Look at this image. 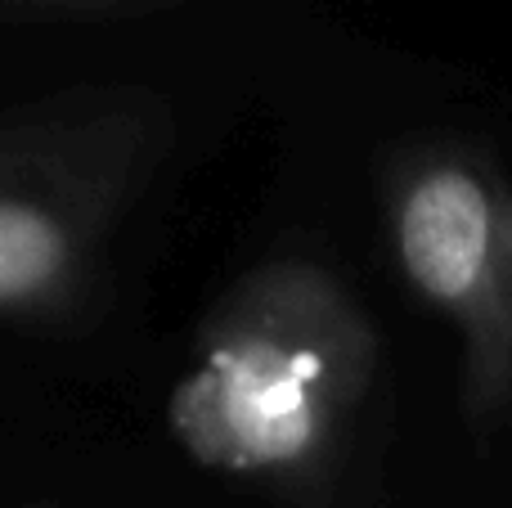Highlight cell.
I'll list each match as a JSON object with an SVG mask.
<instances>
[{
	"instance_id": "6da1fadb",
	"label": "cell",
	"mask_w": 512,
	"mask_h": 508,
	"mask_svg": "<svg viewBox=\"0 0 512 508\" xmlns=\"http://www.w3.org/2000/svg\"><path fill=\"white\" fill-rule=\"evenodd\" d=\"M99 423L176 508H468L423 338L270 144L212 279Z\"/></svg>"
},
{
	"instance_id": "7a4b0ae2",
	"label": "cell",
	"mask_w": 512,
	"mask_h": 508,
	"mask_svg": "<svg viewBox=\"0 0 512 508\" xmlns=\"http://www.w3.org/2000/svg\"><path fill=\"white\" fill-rule=\"evenodd\" d=\"M310 32L0 63V441L99 419L131 387L189 203Z\"/></svg>"
},
{
	"instance_id": "277c9868",
	"label": "cell",
	"mask_w": 512,
	"mask_h": 508,
	"mask_svg": "<svg viewBox=\"0 0 512 508\" xmlns=\"http://www.w3.org/2000/svg\"><path fill=\"white\" fill-rule=\"evenodd\" d=\"M324 18L319 0H0V63L203 36H297Z\"/></svg>"
},
{
	"instance_id": "3957f363",
	"label": "cell",
	"mask_w": 512,
	"mask_h": 508,
	"mask_svg": "<svg viewBox=\"0 0 512 508\" xmlns=\"http://www.w3.org/2000/svg\"><path fill=\"white\" fill-rule=\"evenodd\" d=\"M265 144L342 212L445 392L463 500L512 450V162L432 72L319 23L292 54Z\"/></svg>"
},
{
	"instance_id": "5b68a950",
	"label": "cell",
	"mask_w": 512,
	"mask_h": 508,
	"mask_svg": "<svg viewBox=\"0 0 512 508\" xmlns=\"http://www.w3.org/2000/svg\"><path fill=\"white\" fill-rule=\"evenodd\" d=\"M0 508H176L99 419L0 441Z\"/></svg>"
}]
</instances>
